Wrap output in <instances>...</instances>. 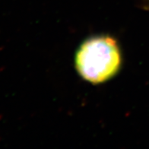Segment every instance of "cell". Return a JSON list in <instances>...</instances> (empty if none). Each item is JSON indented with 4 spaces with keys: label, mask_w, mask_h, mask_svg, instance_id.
Returning <instances> with one entry per match:
<instances>
[{
    "label": "cell",
    "mask_w": 149,
    "mask_h": 149,
    "mask_svg": "<svg viewBox=\"0 0 149 149\" xmlns=\"http://www.w3.org/2000/svg\"><path fill=\"white\" fill-rule=\"evenodd\" d=\"M74 64L79 75L88 82H106L116 75L121 68L120 46L110 36L89 37L77 49Z\"/></svg>",
    "instance_id": "cell-1"
},
{
    "label": "cell",
    "mask_w": 149,
    "mask_h": 149,
    "mask_svg": "<svg viewBox=\"0 0 149 149\" xmlns=\"http://www.w3.org/2000/svg\"><path fill=\"white\" fill-rule=\"evenodd\" d=\"M148 9H149V0H148Z\"/></svg>",
    "instance_id": "cell-2"
}]
</instances>
